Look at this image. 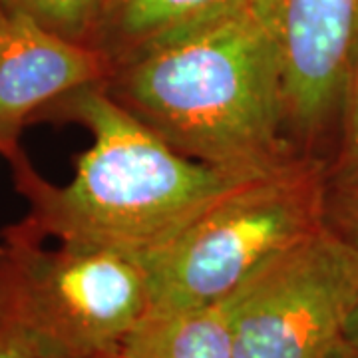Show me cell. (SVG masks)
<instances>
[{"label": "cell", "instance_id": "cell-9", "mask_svg": "<svg viewBox=\"0 0 358 358\" xmlns=\"http://www.w3.org/2000/svg\"><path fill=\"white\" fill-rule=\"evenodd\" d=\"M115 358H235L229 305L148 313Z\"/></svg>", "mask_w": 358, "mask_h": 358}, {"label": "cell", "instance_id": "cell-7", "mask_svg": "<svg viewBox=\"0 0 358 358\" xmlns=\"http://www.w3.org/2000/svg\"><path fill=\"white\" fill-rule=\"evenodd\" d=\"M110 72L98 50L0 6V155L10 162L22 152L26 124L68 94L103 84Z\"/></svg>", "mask_w": 358, "mask_h": 358}, {"label": "cell", "instance_id": "cell-13", "mask_svg": "<svg viewBox=\"0 0 358 358\" xmlns=\"http://www.w3.org/2000/svg\"><path fill=\"white\" fill-rule=\"evenodd\" d=\"M0 358H54L32 338L0 320Z\"/></svg>", "mask_w": 358, "mask_h": 358}, {"label": "cell", "instance_id": "cell-6", "mask_svg": "<svg viewBox=\"0 0 358 358\" xmlns=\"http://www.w3.org/2000/svg\"><path fill=\"white\" fill-rule=\"evenodd\" d=\"M271 13L289 140L299 154L327 162L358 46V0H271Z\"/></svg>", "mask_w": 358, "mask_h": 358}, {"label": "cell", "instance_id": "cell-11", "mask_svg": "<svg viewBox=\"0 0 358 358\" xmlns=\"http://www.w3.org/2000/svg\"><path fill=\"white\" fill-rule=\"evenodd\" d=\"M114 0H0L4 10L28 16L60 38L90 46Z\"/></svg>", "mask_w": 358, "mask_h": 358}, {"label": "cell", "instance_id": "cell-14", "mask_svg": "<svg viewBox=\"0 0 358 358\" xmlns=\"http://www.w3.org/2000/svg\"><path fill=\"white\" fill-rule=\"evenodd\" d=\"M334 358H358V348H346V346H341V350L334 355Z\"/></svg>", "mask_w": 358, "mask_h": 358}, {"label": "cell", "instance_id": "cell-3", "mask_svg": "<svg viewBox=\"0 0 358 358\" xmlns=\"http://www.w3.org/2000/svg\"><path fill=\"white\" fill-rule=\"evenodd\" d=\"M322 225L324 162L299 157L245 183L141 259L150 313L217 305Z\"/></svg>", "mask_w": 358, "mask_h": 358}, {"label": "cell", "instance_id": "cell-5", "mask_svg": "<svg viewBox=\"0 0 358 358\" xmlns=\"http://www.w3.org/2000/svg\"><path fill=\"white\" fill-rule=\"evenodd\" d=\"M225 301L235 358H334L358 307V251L324 223Z\"/></svg>", "mask_w": 358, "mask_h": 358}, {"label": "cell", "instance_id": "cell-10", "mask_svg": "<svg viewBox=\"0 0 358 358\" xmlns=\"http://www.w3.org/2000/svg\"><path fill=\"white\" fill-rule=\"evenodd\" d=\"M324 199L358 203V46L346 80L336 138L324 162Z\"/></svg>", "mask_w": 358, "mask_h": 358}, {"label": "cell", "instance_id": "cell-2", "mask_svg": "<svg viewBox=\"0 0 358 358\" xmlns=\"http://www.w3.org/2000/svg\"><path fill=\"white\" fill-rule=\"evenodd\" d=\"M102 86L129 115L197 164L265 176L307 157L287 131L271 0H249L189 38L115 66Z\"/></svg>", "mask_w": 358, "mask_h": 358}, {"label": "cell", "instance_id": "cell-4", "mask_svg": "<svg viewBox=\"0 0 358 358\" xmlns=\"http://www.w3.org/2000/svg\"><path fill=\"white\" fill-rule=\"evenodd\" d=\"M150 313L145 268L112 251L58 243L18 223L0 235V320L54 358H115Z\"/></svg>", "mask_w": 358, "mask_h": 358}, {"label": "cell", "instance_id": "cell-8", "mask_svg": "<svg viewBox=\"0 0 358 358\" xmlns=\"http://www.w3.org/2000/svg\"><path fill=\"white\" fill-rule=\"evenodd\" d=\"M249 0H114L90 48L112 70L148 52L205 30L239 10Z\"/></svg>", "mask_w": 358, "mask_h": 358}, {"label": "cell", "instance_id": "cell-12", "mask_svg": "<svg viewBox=\"0 0 358 358\" xmlns=\"http://www.w3.org/2000/svg\"><path fill=\"white\" fill-rule=\"evenodd\" d=\"M324 223L358 251V203L324 199ZM343 346L358 348V307L348 320Z\"/></svg>", "mask_w": 358, "mask_h": 358}, {"label": "cell", "instance_id": "cell-1", "mask_svg": "<svg viewBox=\"0 0 358 358\" xmlns=\"http://www.w3.org/2000/svg\"><path fill=\"white\" fill-rule=\"evenodd\" d=\"M38 120L76 122L94 136L66 185L42 178L24 152L8 162L14 187L28 203L18 225L40 241L141 261L171 243L211 205L261 178L178 154L115 103L102 84L68 94Z\"/></svg>", "mask_w": 358, "mask_h": 358}]
</instances>
